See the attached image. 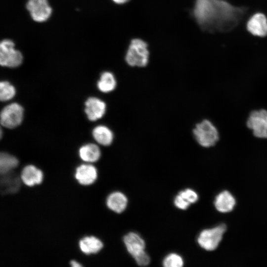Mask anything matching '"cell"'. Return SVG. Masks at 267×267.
<instances>
[{
	"label": "cell",
	"instance_id": "obj_1",
	"mask_svg": "<svg viewBox=\"0 0 267 267\" xmlns=\"http://www.w3.org/2000/svg\"><path fill=\"white\" fill-rule=\"evenodd\" d=\"M249 10L247 6H237L228 0H195L191 14L202 31L228 33L237 28Z\"/></svg>",
	"mask_w": 267,
	"mask_h": 267
},
{
	"label": "cell",
	"instance_id": "obj_2",
	"mask_svg": "<svg viewBox=\"0 0 267 267\" xmlns=\"http://www.w3.org/2000/svg\"><path fill=\"white\" fill-rule=\"evenodd\" d=\"M149 55L147 43L141 39L134 38L130 42L125 59L131 67H144L148 63Z\"/></svg>",
	"mask_w": 267,
	"mask_h": 267
},
{
	"label": "cell",
	"instance_id": "obj_3",
	"mask_svg": "<svg viewBox=\"0 0 267 267\" xmlns=\"http://www.w3.org/2000/svg\"><path fill=\"white\" fill-rule=\"evenodd\" d=\"M193 134L197 143L205 148L214 146L220 138L217 128L207 119H204L195 125L193 129Z\"/></svg>",
	"mask_w": 267,
	"mask_h": 267
},
{
	"label": "cell",
	"instance_id": "obj_4",
	"mask_svg": "<svg viewBox=\"0 0 267 267\" xmlns=\"http://www.w3.org/2000/svg\"><path fill=\"white\" fill-rule=\"evenodd\" d=\"M22 53L15 48V44L10 39H3L0 44V64L1 66L15 68L23 61Z\"/></svg>",
	"mask_w": 267,
	"mask_h": 267
},
{
	"label": "cell",
	"instance_id": "obj_5",
	"mask_svg": "<svg viewBox=\"0 0 267 267\" xmlns=\"http://www.w3.org/2000/svg\"><path fill=\"white\" fill-rule=\"evenodd\" d=\"M246 126L259 138H267V110L264 109L251 111L246 121Z\"/></svg>",
	"mask_w": 267,
	"mask_h": 267
},
{
	"label": "cell",
	"instance_id": "obj_6",
	"mask_svg": "<svg viewBox=\"0 0 267 267\" xmlns=\"http://www.w3.org/2000/svg\"><path fill=\"white\" fill-rule=\"evenodd\" d=\"M226 230L224 224L215 227L202 230L199 235L197 241L201 247L207 251H213L218 246Z\"/></svg>",
	"mask_w": 267,
	"mask_h": 267
},
{
	"label": "cell",
	"instance_id": "obj_7",
	"mask_svg": "<svg viewBox=\"0 0 267 267\" xmlns=\"http://www.w3.org/2000/svg\"><path fill=\"white\" fill-rule=\"evenodd\" d=\"M23 112V107L17 103L7 105L1 111V124L9 129L17 127L22 121Z\"/></svg>",
	"mask_w": 267,
	"mask_h": 267
},
{
	"label": "cell",
	"instance_id": "obj_8",
	"mask_svg": "<svg viewBox=\"0 0 267 267\" xmlns=\"http://www.w3.org/2000/svg\"><path fill=\"white\" fill-rule=\"evenodd\" d=\"M26 7L32 19L37 22L47 21L52 11L47 0H28Z\"/></svg>",
	"mask_w": 267,
	"mask_h": 267
},
{
	"label": "cell",
	"instance_id": "obj_9",
	"mask_svg": "<svg viewBox=\"0 0 267 267\" xmlns=\"http://www.w3.org/2000/svg\"><path fill=\"white\" fill-rule=\"evenodd\" d=\"M246 29L252 35L259 37L267 36V17L261 12L253 13L246 23Z\"/></svg>",
	"mask_w": 267,
	"mask_h": 267
},
{
	"label": "cell",
	"instance_id": "obj_10",
	"mask_svg": "<svg viewBox=\"0 0 267 267\" xmlns=\"http://www.w3.org/2000/svg\"><path fill=\"white\" fill-rule=\"evenodd\" d=\"M106 110L105 103L98 98L89 97L85 102V113L90 121H96L102 118Z\"/></svg>",
	"mask_w": 267,
	"mask_h": 267
},
{
	"label": "cell",
	"instance_id": "obj_11",
	"mask_svg": "<svg viewBox=\"0 0 267 267\" xmlns=\"http://www.w3.org/2000/svg\"><path fill=\"white\" fill-rule=\"evenodd\" d=\"M22 182L20 176L12 172L1 175L0 180V193L2 195L12 194L18 192Z\"/></svg>",
	"mask_w": 267,
	"mask_h": 267
},
{
	"label": "cell",
	"instance_id": "obj_12",
	"mask_svg": "<svg viewBox=\"0 0 267 267\" xmlns=\"http://www.w3.org/2000/svg\"><path fill=\"white\" fill-rule=\"evenodd\" d=\"M75 178L81 185H89L94 183L97 178L96 168L90 164H82L75 171Z\"/></svg>",
	"mask_w": 267,
	"mask_h": 267
},
{
	"label": "cell",
	"instance_id": "obj_13",
	"mask_svg": "<svg viewBox=\"0 0 267 267\" xmlns=\"http://www.w3.org/2000/svg\"><path fill=\"white\" fill-rule=\"evenodd\" d=\"M123 241L128 252L133 258L145 251V241L136 233H128L124 236Z\"/></svg>",
	"mask_w": 267,
	"mask_h": 267
},
{
	"label": "cell",
	"instance_id": "obj_14",
	"mask_svg": "<svg viewBox=\"0 0 267 267\" xmlns=\"http://www.w3.org/2000/svg\"><path fill=\"white\" fill-rule=\"evenodd\" d=\"M43 178V172L32 165H29L24 167L20 174L22 182L25 185L30 187L42 183Z\"/></svg>",
	"mask_w": 267,
	"mask_h": 267
},
{
	"label": "cell",
	"instance_id": "obj_15",
	"mask_svg": "<svg viewBox=\"0 0 267 267\" xmlns=\"http://www.w3.org/2000/svg\"><path fill=\"white\" fill-rule=\"evenodd\" d=\"M128 204L126 196L121 192L115 191L110 193L106 199V205L111 211L117 213H122Z\"/></svg>",
	"mask_w": 267,
	"mask_h": 267
},
{
	"label": "cell",
	"instance_id": "obj_16",
	"mask_svg": "<svg viewBox=\"0 0 267 267\" xmlns=\"http://www.w3.org/2000/svg\"><path fill=\"white\" fill-rule=\"evenodd\" d=\"M80 250L85 254H94L99 252L103 248L102 242L98 238L93 236H86L79 242Z\"/></svg>",
	"mask_w": 267,
	"mask_h": 267
},
{
	"label": "cell",
	"instance_id": "obj_17",
	"mask_svg": "<svg viewBox=\"0 0 267 267\" xmlns=\"http://www.w3.org/2000/svg\"><path fill=\"white\" fill-rule=\"evenodd\" d=\"M214 203L218 211L226 213L232 210L235 205V200L229 192L225 190L216 196Z\"/></svg>",
	"mask_w": 267,
	"mask_h": 267
},
{
	"label": "cell",
	"instance_id": "obj_18",
	"mask_svg": "<svg viewBox=\"0 0 267 267\" xmlns=\"http://www.w3.org/2000/svg\"><path fill=\"white\" fill-rule=\"evenodd\" d=\"M79 154L80 158L84 161L93 163L100 158L101 151L97 145L89 143L82 146L79 149Z\"/></svg>",
	"mask_w": 267,
	"mask_h": 267
},
{
	"label": "cell",
	"instance_id": "obj_19",
	"mask_svg": "<svg viewBox=\"0 0 267 267\" xmlns=\"http://www.w3.org/2000/svg\"><path fill=\"white\" fill-rule=\"evenodd\" d=\"M92 135L95 141L103 146L110 145L114 138L112 131L107 127L99 125L95 127L92 131Z\"/></svg>",
	"mask_w": 267,
	"mask_h": 267
},
{
	"label": "cell",
	"instance_id": "obj_20",
	"mask_svg": "<svg viewBox=\"0 0 267 267\" xmlns=\"http://www.w3.org/2000/svg\"><path fill=\"white\" fill-rule=\"evenodd\" d=\"M117 82L114 74L111 72H103L97 82L98 89L104 93H108L115 89Z\"/></svg>",
	"mask_w": 267,
	"mask_h": 267
},
{
	"label": "cell",
	"instance_id": "obj_21",
	"mask_svg": "<svg viewBox=\"0 0 267 267\" xmlns=\"http://www.w3.org/2000/svg\"><path fill=\"white\" fill-rule=\"evenodd\" d=\"M18 164V160L15 156L5 152H1L0 154V175L12 172Z\"/></svg>",
	"mask_w": 267,
	"mask_h": 267
},
{
	"label": "cell",
	"instance_id": "obj_22",
	"mask_svg": "<svg viewBox=\"0 0 267 267\" xmlns=\"http://www.w3.org/2000/svg\"><path fill=\"white\" fill-rule=\"evenodd\" d=\"M15 88L9 82L2 81L0 84V99L2 101L12 99L15 94Z\"/></svg>",
	"mask_w": 267,
	"mask_h": 267
},
{
	"label": "cell",
	"instance_id": "obj_23",
	"mask_svg": "<svg viewBox=\"0 0 267 267\" xmlns=\"http://www.w3.org/2000/svg\"><path fill=\"white\" fill-rule=\"evenodd\" d=\"M183 264L182 258L176 253L168 255L163 261V265L165 267H181Z\"/></svg>",
	"mask_w": 267,
	"mask_h": 267
},
{
	"label": "cell",
	"instance_id": "obj_24",
	"mask_svg": "<svg viewBox=\"0 0 267 267\" xmlns=\"http://www.w3.org/2000/svg\"><path fill=\"white\" fill-rule=\"evenodd\" d=\"M178 194L190 204L196 202L198 199L197 193L194 190L189 188H187L184 190L180 191Z\"/></svg>",
	"mask_w": 267,
	"mask_h": 267
},
{
	"label": "cell",
	"instance_id": "obj_25",
	"mask_svg": "<svg viewBox=\"0 0 267 267\" xmlns=\"http://www.w3.org/2000/svg\"><path fill=\"white\" fill-rule=\"evenodd\" d=\"M137 264L140 266H146L150 261L149 255L144 251L134 258Z\"/></svg>",
	"mask_w": 267,
	"mask_h": 267
},
{
	"label": "cell",
	"instance_id": "obj_26",
	"mask_svg": "<svg viewBox=\"0 0 267 267\" xmlns=\"http://www.w3.org/2000/svg\"><path fill=\"white\" fill-rule=\"evenodd\" d=\"M174 204L178 209L186 210L188 208L190 203L178 194L175 198Z\"/></svg>",
	"mask_w": 267,
	"mask_h": 267
},
{
	"label": "cell",
	"instance_id": "obj_27",
	"mask_svg": "<svg viewBox=\"0 0 267 267\" xmlns=\"http://www.w3.org/2000/svg\"><path fill=\"white\" fill-rule=\"evenodd\" d=\"M70 266L72 267H82V265H81L79 262H77L76 261H71L70 263Z\"/></svg>",
	"mask_w": 267,
	"mask_h": 267
},
{
	"label": "cell",
	"instance_id": "obj_28",
	"mask_svg": "<svg viewBox=\"0 0 267 267\" xmlns=\"http://www.w3.org/2000/svg\"><path fill=\"white\" fill-rule=\"evenodd\" d=\"M130 0H112L113 2L117 4H123L126 3Z\"/></svg>",
	"mask_w": 267,
	"mask_h": 267
}]
</instances>
